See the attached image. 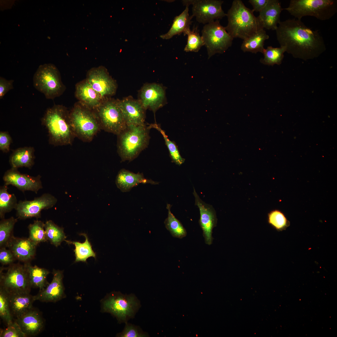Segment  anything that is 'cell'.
Returning <instances> with one entry per match:
<instances>
[{"instance_id": "6da1fadb", "label": "cell", "mask_w": 337, "mask_h": 337, "mask_svg": "<svg viewBox=\"0 0 337 337\" xmlns=\"http://www.w3.org/2000/svg\"><path fill=\"white\" fill-rule=\"evenodd\" d=\"M280 46L294 57L306 60L319 56L326 49L323 37L317 30L295 18L280 21L275 30Z\"/></svg>"}, {"instance_id": "7a4b0ae2", "label": "cell", "mask_w": 337, "mask_h": 337, "mask_svg": "<svg viewBox=\"0 0 337 337\" xmlns=\"http://www.w3.org/2000/svg\"><path fill=\"white\" fill-rule=\"evenodd\" d=\"M48 133L49 144L55 146L71 145L76 137L69 112L65 107L54 105L47 109L41 119Z\"/></svg>"}, {"instance_id": "3957f363", "label": "cell", "mask_w": 337, "mask_h": 337, "mask_svg": "<svg viewBox=\"0 0 337 337\" xmlns=\"http://www.w3.org/2000/svg\"><path fill=\"white\" fill-rule=\"evenodd\" d=\"M252 10L247 7L241 0H234L226 14L228 23L225 27L233 38L245 40L264 29Z\"/></svg>"}, {"instance_id": "277c9868", "label": "cell", "mask_w": 337, "mask_h": 337, "mask_svg": "<svg viewBox=\"0 0 337 337\" xmlns=\"http://www.w3.org/2000/svg\"><path fill=\"white\" fill-rule=\"evenodd\" d=\"M150 129L145 124L127 125L117 135V151L122 162L133 160L147 147Z\"/></svg>"}, {"instance_id": "5b68a950", "label": "cell", "mask_w": 337, "mask_h": 337, "mask_svg": "<svg viewBox=\"0 0 337 337\" xmlns=\"http://www.w3.org/2000/svg\"><path fill=\"white\" fill-rule=\"evenodd\" d=\"M286 10L295 18L314 17L322 21L329 20L337 12L336 0H291Z\"/></svg>"}, {"instance_id": "8992f818", "label": "cell", "mask_w": 337, "mask_h": 337, "mask_svg": "<svg viewBox=\"0 0 337 337\" xmlns=\"http://www.w3.org/2000/svg\"><path fill=\"white\" fill-rule=\"evenodd\" d=\"M140 306L134 294L124 295L119 292L110 293L102 304V311L111 314L120 323H125L134 318Z\"/></svg>"}, {"instance_id": "52a82bcc", "label": "cell", "mask_w": 337, "mask_h": 337, "mask_svg": "<svg viewBox=\"0 0 337 337\" xmlns=\"http://www.w3.org/2000/svg\"><path fill=\"white\" fill-rule=\"evenodd\" d=\"M72 129L76 137L90 142L101 129L96 116L90 109L76 105L69 112Z\"/></svg>"}, {"instance_id": "ba28073f", "label": "cell", "mask_w": 337, "mask_h": 337, "mask_svg": "<svg viewBox=\"0 0 337 337\" xmlns=\"http://www.w3.org/2000/svg\"><path fill=\"white\" fill-rule=\"evenodd\" d=\"M33 81L34 87L47 99H53L59 96L65 89L60 73L52 64L40 66L34 75Z\"/></svg>"}, {"instance_id": "9c48e42d", "label": "cell", "mask_w": 337, "mask_h": 337, "mask_svg": "<svg viewBox=\"0 0 337 337\" xmlns=\"http://www.w3.org/2000/svg\"><path fill=\"white\" fill-rule=\"evenodd\" d=\"M202 37L206 47L208 58L216 53L225 52L232 44L233 38L217 20L205 24Z\"/></svg>"}, {"instance_id": "30bf717a", "label": "cell", "mask_w": 337, "mask_h": 337, "mask_svg": "<svg viewBox=\"0 0 337 337\" xmlns=\"http://www.w3.org/2000/svg\"><path fill=\"white\" fill-rule=\"evenodd\" d=\"M0 287L9 295L30 293L32 287L25 265L12 263L6 272L0 270Z\"/></svg>"}, {"instance_id": "8fae6325", "label": "cell", "mask_w": 337, "mask_h": 337, "mask_svg": "<svg viewBox=\"0 0 337 337\" xmlns=\"http://www.w3.org/2000/svg\"><path fill=\"white\" fill-rule=\"evenodd\" d=\"M96 110L101 129L117 135L126 128L118 100H109L101 104Z\"/></svg>"}, {"instance_id": "7c38bea8", "label": "cell", "mask_w": 337, "mask_h": 337, "mask_svg": "<svg viewBox=\"0 0 337 337\" xmlns=\"http://www.w3.org/2000/svg\"><path fill=\"white\" fill-rule=\"evenodd\" d=\"M182 2L184 6L192 5V16L195 17L197 21L200 23L206 24L227 15L222 8L223 1L186 0Z\"/></svg>"}, {"instance_id": "4fadbf2b", "label": "cell", "mask_w": 337, "mask_h": 337, "mask_svg": "<svg viewBox=\"0 0 337 337\" xmlns=\"http://www.w3.org/2000/svg\"><path fill=\"white\" fill-rule=\"evenodd\" d=\"M57 199L49 193H45L32 200L20 201L15 208L18 218L25 219L41 217L42 210L52 208L56 203Z\"/></svg>"}, {"instance_id": "5bb4252c", "label": "cell", "mask_w": 337, "mask_h": 337, "mask_svg": "<svg viewBox=\"0 0 337 337\" xmlns=\"http://www.w3.org/2000/svg\"><path fill=\"white\" fill-rule=\"evenodd\" d=\"M41 177H36L21 173L17 169L11 168L7 170L3 177L4 184L12 185L22 192L30 191L37 193L42 188Z\"/></svg>"}, {"instance_id": "9a60e30c", "label": "cell", "mask_w": 337, "mask_h": 337, "mask_svg": "<svg viewBox=\"0 0 337 337\" xmlns=\"http://www.w3.org/2000/svg\"><path fill=\"white\" fill-rule=\"evenodd\" d=\"M193 195L195 198V205L199 209L200 217L199 225L203 231V235L205 243L210 245L212 243V234L213 228L217 223L215 210L212 206L204 202L200 198L193 187Z\"/></svg>"}, {"instance_id": "2e32d148", "label": "cell", "mask_w": 337, "mask_h": 337, "mask_svg": "<svg viewBox=\"0 0 337 337\" xmlns=\"http://www.w3.org/2000/svg\"><path fill=\"white\" fill-rule=\"evenodd\" d=\"M139 100L146 110L149 109L155 114L165 104V89L155 83L145 84L140 90Z\"/></svg>"}, {"instance_id": "e0dca14e", "label": "cell", "mask_w": 337, "mask_h": 337, "mask_svg": "<svg viewBox=\"0 0 337 337\" xmlns=\"http://www.w3.org/2000/svg\"><path fill=\"white\" fill-rule=\"evenodd\" d=\"M118 103L127 125L145 124L146 110L139 100L126 97Z\"/></svg>"}, {"instance_id": "ac0fdd59", "label": "cell", "mask_w": 337, "mask_h": 337, "mask_svg": "<svg viewBox=\"0 0 337 337\" xmlns=\"http://www.w3.org/2000/svg\"><path fill=\"white\" fill-rule=\"evenodd\" d=\"M51 282L43 289L34 296V300L42 302H55L65 298V288L63 283V271L54 269Z\"/></svg>"}, {"instance_id": "d6986e66", "label": "cell", "mask_w": 337, "mask_h": 337, "mask_svg": "<svg viewBox=\"0 0 337 337\" xmlns=\"http://www.w3.org/2000/svg\"><path fill=\"white\" fill-rule=\"evenodd\" d=\"M87 81L102 97L112 95L116 90V84L104 69L96 68L88 74Z\"/></svg>"}, {"instance_id": "ffe728a7", "label": "cell", "mask_w": 337, "mask_h": 337, "mask_svg": "<svg viewBox=\"0 0 337 337\" xmlns=\"http://www.w3.org/2000/svg\"><path fill=\"white\" fill-rule=\"evenodd\" d=\"M14 320L26 337L37 335L42 330L45 325L41 314L33 307Z\"/></svg>"}, {"instance_id": "44dd1931", "label": "cell", "mask_w": 337, "mask_h": 337, "mask_svg": "<svg viewBox=\"0 0 337 337\" xmlns=\"http://www.w3.org/2000/svg\"><path fill=\"white\" fill-rule=\"evenodd\" d=\"M37 245L28 238H20L13 236L7 247L15 259L24 263L30 262L35 255Z\"/></svg>"}, {"instance_id": "7402d4cb", "label": "cell", "mask_w": 337, "mask_h": 337, "mask_svg": "<svg viewBox=\"0 0 337 337\" xmlns=\"http://www.w3.org/2000/svg\"><path fill=\"white\" fill-rule=\"evenodd\" d=\"M283 8L278 0H269L257 17L264 29L276 30L281 21L280 14Z\"/></svg>"}, {"instance_id": "603a6c76", "label": "cell", "mask_w": 337, "mask_h": 337, "mask_svg": "<svg viewBox=\"0 0 337 337\" xmlns=\"http://www.w3.org/2000/svg\"><path fill=\"white\" fill-rule=\"evenodd\" d=\"M140 183L156 185L159 184V182L146 178L142 173H135L125 169L119 172L115 179L117 187L123 192L129 191Z\"/></svg>"}, {"instance_id": "cb8c5ba5", "label": "cell", "mask_w": 337, "mask_h": 337, "mask_svg": "<svg viewBox=\"0 0 337 337\" xmlns=\"http://www.w3.org/2000/svg\"><path fill=\"white\" fill-rule=\"evenodd\" d=\"M8 295L10 310L13 318L16 319L21 316L33 307L32 304L35 301L34 296L30 293Z\"/></svg>"}, {"instance_id": "d4e9b609", "label": "cell", "mask_w": 337, "mask_h": 337, "mask_svg": "<svg viewBox=\"0 0 337 337\" xmlns=\"http://www.w3.org/2000/svg\"><path fill=\"white\" fill-rule=\"evenodd\" d=\"M76 95L85 106L89 109H96L101 104L102 98L86 81L78 84L76 88Z\"/></svg>"}, {"instance_id": "484cf974", "label": "cell", "mask_w": 337, "mask_h": 337, "mask_svg": "<svg viewBox=\"0 0 337 337\" xmlns=\"http://www.w3.org/2000/svg\"><path fill=\"white\" fill-rule=\"evenodd\" d=\"M35 150L32 147L19 148L14 150L9 158L11 168L22 167L31 168L34 163Z\"/></svg>"}, {"instance_id": "4316f807", "label": "cell", "mask_w": 337, "mask_h": 337, "mask_svg": "<svg viewBox=\"0 0 337 337\" xmlns=\"http://www.w3.org/2000/svg\"><path fill=\"white\" fill-rule=\"evenodd\" d=\"M189 6L186 5L183 11L174 17L169 30L167 33L161 35L160 37L161 38L166 40L170 39L175 35H179L183 33L185 31L190 28L191 19L193 17L189 14Z\"/></svg>"}, {"instance_id": "83f0119b", "label": "cell", "mask_w": 337, "mask_h": 337, "mask_svg": "<svg viewBox=\"0 0 337 337\" xmlns=\"http://www.w3.org/2000/svg\"><path fill=\"white\" fill-rule=\"evenodd\" d=\"M269 37L264 29H262L249 38L243 40L241 48L244 52H249L254 53L260 52L262 53L265 49L264 42Z\"/></svg>"}, {"instance_id": "f1b7e54d", "label": "cell", "mask_w": 337, "mask_h": 337, "mask_svg": "<svg viewBox=\"0 0 337 337\" xmlns=\"http://www.w3.org/2000/svg\"><path fill=\"white\" fill-rule=\"evenodd\" d=\"M27 271L29 282L32 288H39L41 291L47 283L46 279L50 272L47 269L32 266L30 262L24 263Z\"/></svg>"}, {"instance_id": "f546056e", "label": "cell", "mask_w": 337, "mask_h": 337, "mask_svg": "<svg viewBox=\"0 0 337 337\" xmlns=\"http://www.w3.org/2000/svg\"><path fill=\"white\" fill-rule=\"evenodd\" d=\"M80 235L85 237V241L83 243L66 240L65 241L68 244H72L75 246V249L74 250L76 257L75 262H87V259L90 257H93L95 259L96 253L92 249V245L89 241L87 234L83 233Z\"/></svg>"}, {"instance_id": "4dcf8cb0", "label": "cell", "mask_w": 337, "mask_h": 337, "mask_svg": "<svg viewBox=\"0 0 337 337\" xmlns=\"http://www.w3.org/2000/svg\"><path fill=\"white\" fill-rule=\"evenodd\" d=\"M7 186L4 184L0 188V217L4 218L6 213L15 208L18 203L14 194H10L7 191Z\"/></svg>"}, {"instance_id": "1f68e13d", "label": "cell", "mask_w": 337, "mask_h": 337, "mask_svg": "<svg viewBox=\"0 0 337 337\" xmlns=\"http://www.w3.org/2000/svg\"><path fill=\"white\" fill-rule=\"evenodd\" d=\"M171 206L170 204H167L168 215L164 221L165 226L173 237L182 238L186 236V231L181 222L171 212L170 210Z\"/></svg>"}, {"instance_id": "d6a6232c", "label": "cell", "mask_w": 337, "mask_h": 337, "mask_svg": "<svg viewBox=\"0 0 337 337\" xmlns=\"http://www.w3.org/2000/svg\"><path fill=\"white\" fill-rule=\"evenodd\" d=\"M285 52L286 49L284 46L274 47L271 46H268L264 49L262 53L264 57L260 59V61L263 64L268 66L280 65L281 63Z\"/></svg>"}, {"instance_id": "836d02e7", "label": "cell", "mask_w": 337, "mask_h": 337, "mask_svg": "<svg viewBox=\"0 0 337 337\" xmlns=\"http://www.w3.org/2000/svg\"><path fill=\"white\" fill-rule=\"evenodd\" d=\"M44 229L48 240L57 247L66 240V236L64 229L56 225L52 220L47 221L44 223Z\"/></svg>"}, {"instance_id": "e575fe53", "label": "cell", "mask_w": 337, "mask_h": 337, "mask_svg": "<svg viewBox=\"0 0 337 337\" xmlns=\"http://www.w3.org/2000/svg\"><path fill=\"white\" fill-rule=\"evenodd\" d=\"M149 126L150 129L154 128L157 129L163 136L165 144L168 150L172 162L179 166H180L183 164L185 159L181 155L178 146L175 142L170 140L168 138L165 131L161 128L159 125L156 123L152 124L149 125Z\"/></svg>"}, {"instance_id": "d590c367", "label": "cell", "mask_w": 337, "mask_h": 337, "mask_svg": "<svg viewBox=\"0 0 337 337\" xmlns=\"http://www.w3.org/2000/svg\"><path fill=\"white\" fill-rule=\"evenodd\" d=\"M183 34L184 35L188 36L187 43L184 50V51L198 52L202 46H204L203 39L199 35L197 26H194L192 30L190 28L188 29Z\"/></svg>"}, {"instance_id": "8d00e7d4", "label": "cell", "mask_w": 337, "mask_h": 337, "mask_svg": "<svg viewBox=\"0 0 337 337\" xmlns=\"http://www.w3.org/2000/svg\"><path fill=\"white\" fill-rule=\"evenodd\" d=\"M17 219L12 217L2 219L0 222V247H6L12 237L14 227Z\"/></svg>"}, {"instance_id": "74e56055", "label": "cell", "mask_w": 337, "mask_h": 337, "mask_svg": "<svg viewBox=\"0 0 337 337\" xmlns=\"http://www.w3.org/2000/svg\"><path fill=\"white\" fill-rule=\"evenodd\" d=\"M44 223L41 221L37 220L28 226V238L37 245L40 242L48 240L44 229Z\"/></svg>"}, {"instance_id": "f35d334b", "label": "cell", "mask_w": 337, "mask_h": 337, "mask_svg": "<svg viewBox=\"0 0 337 337\" xmlns=\"http://www.w3.org/2000/svg\"><path fill=\"white\" fill-rule=\"evenodd\" d=\"M267 220L268 223L278 231L285 230L290 225L284 214L279 210H274L268 213Z\"/></svg>"}, {"instance_id": "ab89813d", "label": "cell", "mask_w": 337, "mask_h": 337, "mask_svg": "<svg viewBox=\"0 0 337 337\" xmlns=\"http://www.w3.org/2000/svg\"><path fill=\"white\" fill-rule=\"evenodd\" d=\"M0 316L6 326L13 321L10 308L9 295L1 287H0Z\"/></svg>"}, {"instance_id": "60d3db41", "label": "cell", "mask_w": 337, "mask_h": 337, "mask_svg": "<svg viewBox=\"0 0 337 337\" xmlns=\"http://www.w3.org/2000/svg\"><path fill=\"white\" fill-rule=\"evenodd\" d=\"M148 336V334L142 331L139 326L127 322L125 323L123 331L117 335V336L120 337H145Z\"/></svg>"}, {"instance_id": "b9f144b4", "label": "cell", "mask_w": 337, "mask_h": 337, "mask_svg": "<svg viewBox=\"0 0 337 337\" xmlns=\"http://www.w3.org/2000/svg\"><path fill=\"white\" fill-rule=\"evenodd\" d=\"M0 337H26L19 325L14 320L7 326L5 328L1 329L0 332Z\"/></svg>"}, {"instance_id": "7bdbcfd3", "label": "cell", "mask_w": 337, "mask_h": 337, "mask_svg": "<svg viewBox=\"0 0 337 337\" xmlns=\"http://www.w3.org/2000/svg\"><path fill=\"white\" fill-rule=\"evenodd\" d=\"M15 259L14 255L9 250L7 249L6 247L0 248V262L3 265H10L13 263Z\"/></svg>"}, {"instance_id": "ee69618b", "label": "cell", "mask_w": 337, "mask_h": 337, "mask_svg": "<svg viewBox=\"0 0 337 337\" xmlns=\"http://www.w3.org/2000/svg\"><path fill=\"white\" fill-rule=\"evenodd\" d=\"M12 142V138L7 132H0V150L3 152L7 153Z\"/></svg>"}, {"instance_id": "f6af8a7d", "label": "cell", "mask_w": 337, "mask_h": 337, "mask_svg": "<svg viewBox=\"0 0 337 337\" xmlns=\"http://www.w3.org/2000/svg\"><path fill=\"white\" fill-rule=\"evenodd\" d=\"M12 80H7L2 76L0 77V99H2L10 90L13 88Z\"/></svg>"}, {"instance_id": "bcb514c9", "label": "cell", "mask_w": 337, "mask_h": 337, "mask_svg": "<svg viewBox=\"0 0 337 337\" xmlns=\"http://www.w3.org/2000/svg\"><path fill=\"white\" fill-rule=\"evenodd\" d=\"M269 0H249L248 2L252 5V11L260 12L265 7Z\"/></svg>"}]
</instances>
